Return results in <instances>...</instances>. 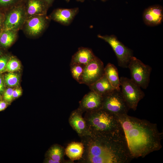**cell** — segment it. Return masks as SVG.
I'll return each instance as SVG.
<instances>
[{
	"label": "cell",
	"instance_id": "19",
	"mask_svg": "<svg viewBox=\"0 0 163 163\" xmlns=\"http://www.w3.org/2000/svg\"><path fill=\"white\" fill-rule=\"evenodd\" d=\"M65 149L60 145L55 144L48 150L46 154V158L59 161V163H73L71 160L66 161L64 159Z\"/></svg>",
	"mask_w": 163,
	"mask_h": 163
},
{
	"label": "cell",
	"instance_id": "15",
	"mask_svg": "<svg viewBox=\"0 0 163 163\" xmlns=\"http://www.w3.org/2000/svg\"><path fill=\"white\" fill-rule=\"evenodd\" d=\"M25 6L27 18L34 15H46L49 8L43 0H25Z\"/></svg>",
	"mask_w": 163,
	"mask_h": 163
},
{
	"label": "cell",
	"instance_id": "21",
	"mask_svg": "<svg viewBox=\"0 0 163 163\" xmlns=\"http://www.w3.org/2000/svg\"><path fill=\"white\" fill-rule=\"evenodd\" d=\"M17 31L3 30L0 33V46L7 48L15 41L17 37Z\"/></svg>",
	"mask_w": 163,
	"mask_h": 163
},
{
	"label": "cell",
	"instance_id": "9",
	"mask_svg": "<svg viewBox=\"0 0 163 163\" xmlns=\"http://www.w3.org/2000/svg\"><path fill=\"white\" fill-rule=\"evenodd\" d=\"M104 64L97 56L84 67L80 84L89 86L104 74Z\"/></svg>",
	"mask_w": 163,
	"mask_h": 163
},
{
	"label": "cell",
	"instance_id": "26",
	"mask_svg": "<svg viewBox=\"0 0 163 163\" xmlns=\"http://www.w3.org/2000/svg\"><path fill=\"white\" fill-rule=\"evenodd\" d=\"M14 89L9 88L5 89L2 96L3 100L8 104L11 103L13 100V91Z\"/></svg>",
	"mask_w": 163,
	"mask_h": 163
},
{
	"label": "cell",
	"instance_id": "33",
	"mask_svg": "<svg viewBox=\"0 0 163 163\" xmlns=\"http://www.w3.org/2000/svg\"><path fill=\"white\" fill-rule=\"evenodd\" d=\"M76 0L77 1H78V2H84V1L85 0Z\"/></svg>",
	"mask_w": 163,
	"mask_h": 163
},
{
	"label": "cell",
	"instance_id": "12",
	"mask_svg": "<svg viewBox=\"0 0 163 163\" xmlns=\"http://www.w3.org/2000/svg\"><path fill=\"white\" fill-rule=\"evenodd\" d=\"M83 113L78 108L71 113L69 119V124L80 138L91 134Z\"/></svg>",
	"mask_w": 163,
	"mask_h": 163
},
{
	"label": "cell",
	"instance_id": "8",
	"mask_svg": "<svg viewBox=\"0 0 163 163\" xmlns=\"http://www.w3.org/2000/svg\"><path fill=\"white\" fill-rule=\"evenodd\" d=\"M27 18L24 2L5 12L3 30L17 31L23 27Z\"/></svg>",
	"mask_w": 163,
	"mask_h": 163
},
{
	"label": "cell",
	"instance_id": "28",
	"mask_svg": "<svg viewBox=\"0 0 163 163\" xmlns=\"http://www.w3.org/2000/svg\"><path fill=\"white\" fill-rule=\"evenodd\" d=\"M5 90V84L4 77L1 74H0V95L2 97Z\"/></svg>",
	"mask_w": 163,
	"mask_h": 163
},
{
	"label": "cell",
	"instance_id": "13",
	"mask_svg": "<svg viewBox=\"0 0 163 163\" xmlns=\"http://www.w3.org/2000/svg\"><path fill=\"white\" fill-rule=\"evenodd\" d=\"M79 11L78 8H58L55 9L49 16L50 19L65 26L70 24Z\"/></svg>",
	"mask_w": 163,
	"mask_h": 163
},
{
	"label": "cell",
	"instance_id": "11",
	"mask_svg": "<svg viewBox=\"0 0 163 163\" xmlns=\"http://www.w3.org/2000/svg\"><path fill=\"white\" fill-rule=\"evenodd\" d=\"M103 98L102 95L91 91L79 102L78 108L83 113L100 109L102 108Z\"/></svg>",
	"mask_w": 163,
	"mask_h": 163
},
{
	"label": "cell",
	"instance_id": "5",
	"mask_svg": "<svg viewBox=\"0 0 163 163\" xmlns=\"http://www.w3.org/2000/svg\"><path fill=\"white\" fill-rule=\"evenodd\" d=\"M128 68L130 70L131 79L141 88L146 89L150 82L152 67L133 56Z\"/></svg>",
	"mask_w": 163,
	"mask_h": 163
},
{
	"label": "cell",
	"instance_id": "2",
	"mask_svg": "<svg viewBox=\"0 0 163 163\" xmlns=\"http://www.w3.org/2000/svg\"><path fill=\"white\" fill-rule=\"evenodd\" d=\"M84 149L80 163H128L133 159L125 136L107 137L91 134L80 138Z\"/></svg>",
	"mask_w": 163,
	"mask_h": 163
},
{
	"label": "cell",
	"instance_id": "20",
	"mask_svg": "<svg viewBox=\"0 0 163 163\" xmlns=\"http://www.w3.org/2000/svg\"><path fill=\"white\" fill-rule=\"evenodd\" d=\"M104 72L113 87L116 90H121L120 79L116 67L113 64L109 63L104 67Z\"/></svg>",
	"mask_w": 163,
	"mask_h": 163
},
{
	"label": "cell",
	"instance_id": "3",
	"mask_svg": "<svg viewBox=\"0 0 163 163\" xmlns=\"http://www.w3.org/2000/svg\"><path fill=\"white\" fill-rule=\"evenodd\" d=\"M84 118L91 134L107 137L124 136L117 116L102 108L85 112Z\"/></svg>",
	"mask_w": 163,
	"mask_h": 163
},
{
	"label": "cell",
	"instance_id": "22",
	"mask_svg": "<svg viewBox=\"0 0 163 163\" xmlns=\"http://www.w3.org/2000/svg\"><path fill=\"white\" fill-rule=\"evenodd\" d=\"M85 66L77 64H70V71L74 79L80 83L82 75Z\"/></svg>",
	"mask_w": 163,
	"mask_h": 163
},
{
	"label": "cell",
	"instance_id": "24",
	"mask_svg": "<svg viewBox=\"0 0 163 163\" xmlns=\"http://www.w3.org/2000/svg\"><path fill=\"white\" fill-rule=\"evenodd\" d=\"M25 0H0V10L5 12L13 7L24 2Z\"/></svg>",
	"mask_w": 163,
	"mask_h": 163
},
{
	"label": "cell",
	"instance_id": "6",
	"mask_svg": "<svg viewBox=\"0 0 163 163\" xmlns=\"http://www.w3.org/2000/svg\"><path fill=\"white\" fill-rule=\"evenodd\" d=\"M103 97L102 109L116 116L127 114L129 109L121 90H114Z\"/></svg>",
	"mask_w": 163,
	"mask_h": 163
},
{
	"label": "cell",
	"instance_id": "32",
	"mask_svg": "<svg viewBox=\"0 0 163 163\" xmlns=\"http://www.w3.org/2000/svg\"><path fill=\"white\" fill-rule=\"evenodd\" d=\"M55 0H43V1L48 6L50 7L52 5ZM67 2H69V0H65Z\"/></svg>",
	"mask_w": 163,
	"mask_h": 163
},
{
	"label": "cell",
	"instance_id": "10",
	"mask_svg": "<svg viewBox=\"0 0 163 163\" xmlns=\"http://www.w3.org/2000/svg\"><path fill=\"white\" fill-rule=\"evenodd\" d=\"M50 20L46 15H34L28 18L23 26L24 30L30 36H37L46 28Z\"/></svg>",
	"mask_w": 163,
	"mask_h": 163
},
{
	"label": "cell",
	"instance_id": "31",
	"mask_svg": "<svg viewBox=\"0 0 163 163\" xmlns=\"http://www.w3.org/2000/svg\"><path fill=\"white\" fill-rule=\"evenodd\" d=\"M8 104L4 100L0 101V111L5 110L8 107Z\"/></svg>",
	"mask_w": 163,
	"mask_h": 163
},
{
	"label": "cell",
	"instance_id": "35",
	"mask_svg": "<svg viewBox=\"0 0 163 163\" xmlns=\"http://www.w3.org/2000/svg\"><path fill=\"white\" fill-rule=\"evenodd\" d=\"M2 100V97L0 95V101Z\"/></svg>",
	"mask_w": 163,
	"mask_h": 163
},
{
	"label": "cell",
	"instance_id": "36",
	"mask_svg": "<svg viewBox=\"0 0 163 163\" xmlns=\"http://www.w3.org/2000/svg\"><path fill=\"white\" fill-rule=\"evenodd\" d=\"M101 1H106L107 0H101Z\"/></svg>",
	"mask_w": 163,
	"mask_h": 163
},
{
	"label": "cell",
	"instance_id": "17",
	"mask_svg": "<svg viewBox=\"0 0 163 163\" xmlns=\"http://www.w3.org/2000/svg\"><path fill=\"white\" fill-rule=\"evenodd\" d=\"M89 87L91 91L103 96L116 90L111 85L105 74L93 84L89 86Z\"/></svg>",
	"mask_w": 163,
	"mask_h": 163
},
{
	"label": "cell",
	"instance_id": "25",
	"mask_svg": "<svg viewBox=\"0 0 163 163\" xmlns=\"http://www.w3.org/2000/svg\"><path fill=\"white\" fill-rule=\"evenodd\" d=\"M20 64L19 61L15 58H10L7 64L5 72H13L20 69Z\"/></svg>",
	"mask_w": 163,
	"mask_h": 163
},
{
	"label": "cell",
	"instance_id": "34",
	"mask_svg": "<svg viewBox=\"0 0 163 163\" xmlns=\"http://www.w3.org/2000/svg\"><path fill=\"white\" fill-rule=\"evenodd\" d=\"M2 55V52L1 50V49L0 48V56H1Z\"/></svg>",
	"mask_w": 163,
	"mask_h": 163
},
{
	"label": "cell",
	"instance_id": "27",
	"mask_svg": "<svg viewBox=\"0 0 163 163\" xmlns=\"http://www.w3.org/2000/svg\"><path fill=\"white\" fill-rule=\"evenodd\" d=\"M10 58L7 55H2L0 56V74L5 72L7 64Z\"/></svg>",
	"mask_w": 163,
	"mask_h": 163
},
{
	"label": "cell",
	"instance_id": "7",
	"mask_svg": "<svg viewBox=\"0 0 163 163\" xmlns=\"http://www.w3.org/2000/svg\"><path fill=\"white\" fill-rule=\"evenodd\" d=\"M97 37L107 43L111 46L117 57L118 65L122 68H128L130 59L133 56L132 50L125 46L114 35H98Z\"/></svg>",
	"mask_w": 163,
	"mask_h": 163
},
{
	"label": "cell",
	"instance_id": "14",
	"mask_svg": "<svg viewBox=\"0 0 163 163\" xmlns=\"http://www.w3.org/2000/svg\"><path fill=\"white\" fill-rule=\"evenodd\" d=\"M143 19L147 26H154L160 24L163 19L162 7L159 5H156L146 9L143 13Z\"/></svg>",
	"mask_w": 163,
	"mask_h": 163
},
{
	"label": "cell",
	"instance_id": "30",
	"mask_svg": "<svg viewBox=\"0 0 163 163\" xmlns=\"http://www.w3.org/2000/svg\"><path fill=\"white\" fill-rule=\"evenodd\" d=\"M22 94L21 90L19 88L14 89L13 91V97L14 99L17 98L20 96Z\"/></svg>",
	"mask_w": 163,
	"mask_h": 163
},
{
	"label": "cell",
	"instance_id": "4",
	"mask_svg": "<svg viewBox=\"0 0 163 163\" xmlns=\"http://www.w3.org/2000/svg\"><path fill=\"white\" fill-rule=\"evenodd\" d=\"M120 79L122 96L129 109L135 111L139 101L143 98L145 94L131 79L124 77Z\"/></svg>",
	"mask_w": 163,
	"mask_h": 163
},
{
	"label": "cell",
	"instance_id": "18",
	"mask_svg": "<svg viewBox=\"0 0 163 163\" xmlns=\"http://www.w3.org/2000/svg\"><path fill=\"white\" fill-rule=\"evenodd\" d=\"M84 147L81 142H72L69 143L65 149V154L71 161H74L82 157Z\"/></svg>",
	"mask_w": 163,
	"mask_h": 163
},
{
	"label": "cell",
	"instance_id": "16",
	"mask_svg": "<svg viewBox=\"0 0 163 163\" xmlns=\"http://www.w3.org/2000/svg\"><path fill=\"white\" fill-rule=\"evenodd\" d=\"M95 56L90 48L80 47L72 56L70 64H77L85 66Z\"/></svg>",
	"mask_w": 163,
	"mask_h": 163
},
{
	"label": "cell",
	"instance_id": "29",
	"mask_svg": "<svg viewBox=\"0 0 163 163\" xmlns=\"http://www.w3.org/2000/svg\"><path fill=\"white\" fill-rule=\"evenodd\" d=\"M5 12L0 10V33L3 29Z\"/></svg>",
	"mask_w": 163,
	"mask_h": 163
},
{
	"label": "cell",
	"instance_id": "1",
	"mask_svg": "<svg viewBox=\"0 0 163 163\" xmlns=\"http://www.w3.org/2000/svg\"><path fill=\"white\" fill-rule=\"evenodd\" d=\"M116 116L133 158L144 157L161 149L163 133L159 132L156 124L127 114Z\"/></svg>",
	"mask_w": 163,
	"mask_h": 163
},
{
	"label": "cell",
	"instance_id": "23",
	"mask_svg": "<svg viewBox=\"0 0 163 163\" xmlns=\"http://www.w3.org/2000/svg\"><path fill=\"white\" fill-rule=\"evenodd\" d=\"M4 77L5 84L8 86L13 87L19 84L20 76L17 73L9 72L6 74Z\"/></svg>",
	"mask_w": 163,
	"mask_h": 163
}]
</instances>
